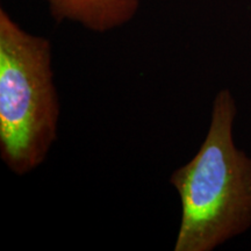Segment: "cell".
Instances as JSON below:
<instances>
[{"mask_svg":"<svg viewBox=\"0 0 251 251\" xmlns=\"http://www.w3.org/2000/svg\"><path fill=\"white\" fill-rule=\"evenodd\" d=\"M61 105L52 47L0 9V157L14 175L45 163L57 140Z\"/></svg>","mask_w":251,"mask_h":251,"instance_id":"7a4b0ae2","label":"cell"},{"mask_svg":"<svg viewBox=\"0 0 251 251\" xmlns=\"http://www.w3.org/2000/svg\"><path fill=\"white\" fill-rule=\"evenodd\" d=\"M236 115L231 91L220 90L199 150L170 176L181 207L175 251H213L251 227V157L235 144Z\"/></svg>","mask_w":251,"mask_h":251,"instance_id":"6da1fadb","label":"cell"},{"mask_svg":"<svg viewBox=\"0 0 251 251\" xmlns=\"http://www.w3.org/2000/svg\"><path fill=\"white\" fill-rule=\"evenodd\" d=\"M57 23L70 21L94 33H107L128 24L141 0H46Z\"/></svg>","mask_w":251,"mask_h":251,"instance_id":"3957f363","label":"cell"}]
</instances>
